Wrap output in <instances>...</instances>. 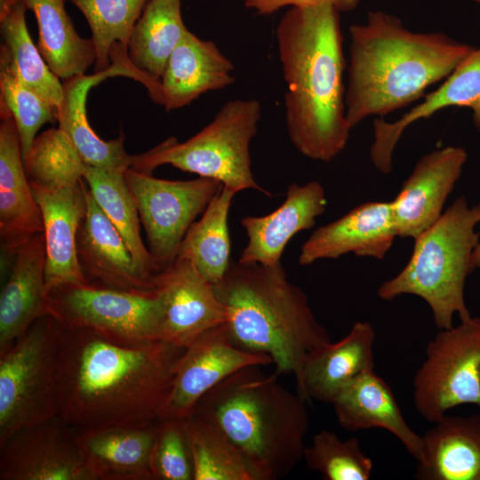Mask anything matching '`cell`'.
Segmentation results:
<instances>
[{"instance_id": "cb8c5ba5", "label": "cell", "mask_w": 480, "mask_h": 480, "mask_svg": "<svg viewBox=\"0 0 480 480\" xmlns=\"http://www.w3.org/2000/svg\"><path fill=\"white\" fill-rule=\"evenodd\" d=\"M0 294V355L37 319L50 316L45 287V247L39 233L14 253Z\"/></svg>"}, {"instance_id": "e0dca14e", "label": "cell", "mask_w": 480, "mask_h": 480, "mask_svg": "<svg viewBox=\"0 0 480 480\" xmlns=\"http://www.w3.org/2000/svg\"><path fill=\"white\" fill-rule=\"evenodd\" d=\"M397 236L390 202H367L317 228L301 245L299 264L354 253L383 260Z\"/></svg>"}, {"instance_id": "7a4b0ae2", "label": "cell", "mask_w": 480, "mask_h": 480, "mask_svg": "<svg viewBox=\"0 0 480 480\" xmlns=\"http://www.w3.org/2000/svg\"><path fill=\"white\" fill-rule=\"evenodd\" d=\"M341 12L332 3L292 6L276 28L286 84L284 115L293 147L304 156L328 163L346 148Z\"/></svg>"}, {"instance_id": "277c9868", "label": "cell", "mask_w": 480, "mask_h": 480, "mask_svg": "<svg viewBox=\"0 0 480 480\" xmlns=\"http://www.w3.org/2000/svg\"><path fill=\"white\" fill-rule=\"evenodd\" d=\"M212 286L226 309L225 324L233 341L268 356L276 374L293 375L298 391L308 356L332 340L306 293L287 279L282 263L231 260Z\"/></svg>"}, {"instance_id": "ab89813d", "label": "cell", "mask_w": 480, "mask_h": 480, "mask_svg": "<svg viewBox=\"0 0 480 480\" xmlns=\"http://www.w3.org/2000/svg\"><path fill=\"white\" fill-rule=\"evenodd\" d=\"M359 0H245L244 6L253 10L259 15H268L284 7H303L323 3H332L340 12H348L356 8Z\"/></svg>"}, {"instance_id": "836d02e7", "label": "cell", "mask_w": 480, "mask_h": 480, "mask_svg": "<svg viewBox=\"0 0 480 480\" xmlns=\"http://www.w3.org/2000/svg\"><path fill=\"white\" fill-rule=\"evenodd\" d=\"M184 425L194 480H261L237 447L211 424L191 415Z\"/></svg>"}, {"instance_id": "4dcf8cb0", "label": "cell", "mask_w": 480, "mask_h": 480, "mask_svg": "<svg viewBox=\"0 0 480 480\" xmlns=\"http://www.w3.org/2000/svg\"><path fill=\"white\" fill-rule=\"evenodd\" d=\"M124 172L85 164L84 179L92 197L123 237L138 268L155 283L161 269L142 241L140 215Z\"/></svg>"}, {"instance_id": "b9f144b4", "label": "cell", "mask_w": 480, "mask_h": 480, "mask_svg": "<svg viewBox=\"0 0 480 480\" xmlns=\"http://www.w3.org/2000/svg\"><path fill=\"white\" fill-rule=\"evenodd\" d=\"M8 0H0V9L3 8Z\"/></svg>"}, {"instance_id": "8992f818", "label": "cell", "mask_w": 480, "mask_h": 480, "mask_svg": "<svg viewBox=\"0 0 480 480\" xmlns=\"http://www.w3.org/2000/svg\"><path fill=\"white\" fill-rule=\"evenodd\" d=\"M480 203L469 206L457 198L439 219L414 239L411 258L404 268L384 281L377 294L393 300L403 294L422 299L431 309L437 329L452 327L471 317L464 297L465 282L472 272L471 257L480 239Z\"/></svg>"}, {"instance_id": "ba28073f", "label": "cell", "mask_w": 480, "mask_h": 480, "mask_svg": "<svg viewBox=\"0 0 480 480\" xmlns=\"http://www.w3.org/2000/svg\"><path fill=\"white\" fill-rule=\"evenodd\" d=\"M61 328L43 316L0 355V446L18 430L58 415Z\"/></svg>"}, {"instance_id": "6da1fadb", "label": "cell", "mask_w": 480, "mask_h": 480, "mask_svg": "<svg viewBox=\"0 0 480 480\" xmlns=\"http://www.w3.org/2000/svg\"><path fill=\"white\" fill-rule=\"evenodd\" d=\"M58 416L77 431L157 421L185 348L61 326Z\"/></svg>"}, {"instance_id": "f35d334b", "label": "cell", "mask_w": 480, "mask_h": 480, "mask_svg": "<svg viewBox=\"0 0 480 480\" xmlns=\"http://www.w3.org/2000/svg\"><path fill=\"white\" fill-rule=\"evenodd\" d=\"M150 469L154 480H194L184 419L158 420Z\"/></svg>"}, {"instance_id": "484cf974", "label": "cell", "mask_w": 480, "mask_h": 480, "mask_svg": "<svg viewBox=\"0 0 480 480\" xmlns=\"http://www.w3.org/2000/svg\"><path fill=\"white\" fill-rule=\"evenodd\" d=\"M157 421L77 431V444L93 479L154 480L150 455Z\"/></svg>"}, {"instance_id": "2e32d148", "label": "cell", "mask_w": 480, "mask_h": 480, "mask_svg": "<svg viewBox=\"0 0 480 480\" xmlns=\"http://www.w3.org/2000/svg\"><path fill=\"white\" fill-rule=\"evenodd\" d=\"M467 159L463 148L447 146L418 160L390 202L397 236L415 239L439 219Z\"/></svg>"}, {"instance_id": "74e56055", "label": "cell", "mask_w": 480, "mask_h": 480, "mask_svg": "<svg viewBox=\"0 0 480 480\" xmlns=\"http://www.w3.org/2000/svg\"><path fill=\"white\" fill-rule=\"evenodd\" d=\"M302 460L310 470L326 480H368L373 467L357 438L341 439L327 429L313 436L311 444L305 446Z\"/></svg>"}, {"instance_id": "f546056e", "label": "cell", "mask_w": 480, "mask_h": 480, "mask_svg": "<svg viewBox=\"0 0 480 480\" xmlns=\"http://www.w3.org/2000/svg\"><path fill=\"white\" fill-rule=\"evenodd\" d=\"M188 31L180 0H148L127 44L130 62L160 83L172 52Z\"/></svg>"}, {"instance_id": "7c38bea8", "label": "cell", "mask_w": 480, "mask_h": 480, "mask_svg": "<svg viewBox=\"0 0 480 480\" xmlns=\"http://www.w3.org/2000/svg\"><path fill=\"white\" fill-rule=\"evenodd\" d=\"M109 60L111 65L103 71L63 81V98L57 108L58 128L70 139L86 164L104 170L125 171L130 168L132 155L125 151L124 135L104 140L96 134L87 117V95L93 86L114 76L131 77L141 83L154 100L160 97L161 85L132 65L126 46H115Z\"/></svg>"}, {"instance_id": "44dd1931", "label": "cell", "mask_w": 480, "mask_h": 480, "mask_svg": "<svg viewBox=\"0 0 480 480\" xmlns=\"http://www.w3.org/2000/svg\"><path fill=\"white\" fill-rule=\"evenodd\" d=\"M0 242L14 255L44 231L41 209L28 180L17 127L9 110L0 106Z\"/></svg>"}, {"instance_id": "7402d4cb", "label": "cell", "mask_w": 480, "mask_h": 480, "mask_svg": "<svg viewBox=\"0 0 480 480\" xmlns=\"http://www.w3.org/2000/svg\"><path fill=\"white\" fill-rule=\"evenodd\" d=\"M449 107L470 108L474 124L480 132V47L474 48L436 90L425 94L422 102L399 119L391 123L383 118L373 120L370 158L376 169L391 172L393 151L408 126Z\"/></svg>"}, {"instance_id": "3957f363", "label": "cell", "mask_w": 480, "mask_h": 480, "mask_svg": "<svg viewBox=\"0 0 480 480\" xmlns=\"http://www.w3.org/2000/svg\"><path fill=\"white\" fill-rule=\"evenodd\" d=\"M348 31L345 108L351 129L424 97L474 50L441 32L412 31L398 17L379 10Z\"/></svg>"}, {"instance_id": "ffe728a7", "label": "cell", "mask_w": 480, "mask_h": 480, "mask_svg": "<svg viewBox=\"0 0 480 480\" xmlns=\"http://www.w3.org/2000/svg\"><path fill=\"white\" fill-rule=\"evenodd\" d=\"M327 205L324 187L317 181L292 183L284 203L264 216H246L240 223L247 236L239 261L275 266L281 263L284 251L293 236L310 229Z\"/></svg>"}, {"instance_id": "5b68a950", "label": "cell", "mask_w": 480, "mask_h": 480, "mask_svg": "<svg viewBox=\"0 0 480 480\" xmlns=\"http://www.w3.org/2000/svg\"><path fill=\"white\" fill-rule=\"evenodd\" d=\"M259 366L243 368L203 396L192 415L220 431L261 480L287 476L303 459L309 420L304 400Z\"/></svg>"}, {"instance_id": "4fadbf2b", "label": "cell", "mask_w": 480, "mask_h": 480, "mask_svg": "<svg viewBox=\"0 0 480 480\" xmlns=\"http://www.w3.org/2000/svg\"><path fill=\"white\" fill-rule=\"evenodd\" d=\"M271 364L268 356L238 347L225 323L215 326L185 348L159 420L188 418L200 398L231 374Z\"/></svg>"}, {"instance_id": "e575fe53", "label": "cell", "mask_w": 480, "mask_h": 480, "mask_svg": "<svg viewBox=\"0 0 480 480\" xmlns=\"http://www.w3.org/2000/svg\"><path fill=\"white\" fill-rule=\"evenodd\" d=\"M31 188L56 191L84 180L85 163L67 134L50 128L34 140L23 160Z\"/></svg>"}, {"instance_id": "d590c367", "label": "cell", "mask_w": 480, "mask_h": 480, "mask_svg": "<svg viewBox=\"0 0 480 480\" xmlns=\"http://www.w3.org/2000/svg\"><path fill=\"white\" fill-rule=\"evenodd\" d=\"M84 15L94 44V73L107 69L116 44H128L148 0H69Z\"/></svg>"}, {"instance_id": "d4e9b609", "label": "cell", "mask_w": 480, "mask_h": 480, "mask_svg": "<svg viewBox=\"0 0 480 480\" xmlns=\"http://www.w3.org/2000/svg\"><path fill=\"white\" fill-rule=\"evenodd\" d=\"M235 67L216 44L189 30L172 52L161 77L166 111L189 105L200 95L224 89L235 82Z\"/></svg>"}, {"instance_id": "9c48e42d", "label": "cell", "mask_w": 480, "mask_h": 480, "mask_svg": "<svg viewBox=\"0 0 480 480\" xmlns=\"http://www.w3.org/2000/svg\"><path fill=\"white\" fill-rule=\"evenodd\" d=\"M49 315L61 326L84 329L124 343L160 340L161 307L155 293H136L92 283L47 292Z\"/></svg>"}, {"instance_id": "8d00e7d4", "label": "cell", "mask_w": 480, "mask_h": 480, "mask_svg": "<svg viewBox=\"0 0 480 480\" xmlns=\"http://www.w3.org/2000/svg\"><path fill=\"white\" fill-rule=\"evenodd\" d=\"M0 106L14 119L24 160L38 130L57 121V108L20 79L4 44L0 47Z\"/></svg>"}, {"instance_id": "1f68e13d", "label": "cell", "mask_w": 480, "mask_h": 480, "mask_svg": "<svg viewBox=\"0 0 480 480\" xmlns=\"http://www.w3.org/2000/svg\"><path fill=\"white\" fill-rule=\"evenodd\" d=\"M236 194L222 188L190 226L178 252L177 257L189 260L212 285L222 279L231 262L228 218Z\"/></svg>"}, {"instance_id": "d6a6232c", "label": "cell", "mask_w": 480, "mask_h": 480, "mask_svg": "<svg viewBox=\"0 0 480 480\" xmlns=\"http://www.w3.org/2000/svg\"><path fill=\"white\" fill-rule=\"evenodd\" d=\"M23 0H8L0 9V31L20 79L56 108L63 98V85L50 69L29 36Z\"/></svg>"}, {"instance_id": "83f0119b", "label": "cell", "mask_w": 480, "mask_h": 480, "mask_svg": "<svg viewBox=\"0 0 480 480\" xmlns=\"http://www.w3.org/2000/svg\"><path fill=\"white\" fill-rule=\"evenodd\" d=\"M419 480H480V413L445 414L422 436Z\"/></svg>"}, {"instance_id": "ac0fdd59", "label": "cell", "mask_w": 480, "mask_h": 480, "mask_svg": "<svg viewBox=\"0 0 480 480\" xmlns=\"http://www.w3.org/2000/svg\"><path fill=\"white\" fill-rule=\"evenodd\" d=\"M31 188L43 217L46 292L60 285L89 283L77 255V234L87 208L84 179L56 191Z\"/></svg>"}, {"instance_id": "4316f807", "label": "cell", "mask_w": 480, "mask_h": 480, "mask_svg": "<svg viewBox=\"0 0 480 480\" xmlns=\"http://www.w3.org/2000/svg\"><path fill=\"white\" fill-rule=\"evenodd\" d=\"M332 404L341 428L351 431L385 429L402 443L416 461L420 460L421 436L408 425L391 388L374 371L355 379Z\"/></svg>"}, {"instance_id": "8fae6325", "label": "cell", "mask_w": 480, "mask_h": 480, "mask_svg": "<svg viewBox=\"0 0 480 480\" xmlns=\"http://www.w3.org/2000/svg\"><path fill=\"white\" fill-rule=\"evenodd\" d=\"M124 180L146 231L148 250L160 269L174 262L181 242L223 185L212 179H157L128 168Z\"/></svg>"}, {"instance_id": "7bdbcfd3", "label": "cell", "mask_w": 480, "mask_h": 480, "mask_svg": "<svg viewBox=\"0 0 480 480\" xmlns=\"http://www.w3.org/2000/svg\"><path fill=\"white\" fill-rule=\"evenodd\" d=\"M475 1L480 4V0H475Z\"/></svg>"}, {"instance_id": "30bf717a", "label": "cell", "mask_w": 480, "mask_h": 480, "mask_svg": "<svg viewBox=\"0 0 480 480\" xmlns=\"http://www.w3.org/2000/svg\"><path fill=\"white\" fill-rule=\"evenodd\" d=\"M418 413L434 423L457 406L480 408V318L439 330L413 379Z\"/></svg>"}, {"instance_id": "5bb4252c", "label": "cell", "mask_w": 480, "mask_h": 480, "mask_svg": "<svg viewBox=\"0 0 480 480\" xmlns=\"http://www.w3.org/2000/svg\"><path fill=\"white\" fill-rule=\"evenodd\" d=\"M76 433L58 415L18 430L0 446V480H94Z\"/></svg>"}, {"instance_id": "9a60e30c", "label": "cell", "mask_w": 480, "mask_h": 480, "mask_svg": "<svg viewBox=\"0 0 480 480\" xmlns=\"http://www.w3.org/2000/svg\"><path fill=\"white\" fill-rule=\"evenodd\" d=\"M161 307L160 340L186 348L206 331L226 322L213 286L188 259L177 257L155 277Z\"/></svg>"}, {"instance_id": "d6986e66", "label": "cell", "mask_w": 480, "mask_h": 480, "mask_svg": "<svg viewBox=\"0 0 480 480\" xmlns=\"http://www.w3.org/2000/svg\"><path fill=\"white\" fill-rule=\"evenodd\" d=\"M87 208L77 234V255L89 283L136 293H151L155 283L136 266L123 237L87 186Z\"/></svg>"}, {"instance_id": "60d3db41", "label": "cell", "mask_w": 480, "mask_h": 480, "mask_svg": "<svg viewBox=\"0 0 480 480\" xmlns=\"http://www.w3.org/2000/svg\"><path fill=\"white\" fill-rule=\"evenodd\" d=\"M471 268H472V271L476 268H480V239L471 257Z\"/></svg>"}, {"instance_id": "52a82bcc", "label": "cell", "mask_w": 480, "mask_h": 480, "mask_svg": "<svg viewBox=\"0 0 480 480\" xmlns=\"http://www.w3.org/2000/svg\"><path fill=\"white\" fill-rule=\"evenodd\" d=\"M261 104L254 99L227 101L214 118L188 140L168 138L147 152L132 155L130 168L151 173L171 164L181 171L212 179L238 193L255 189L268 196L253 178L250 144L258 131Z\"/></svg>"}, {"instance_id": "f1b7e54d", "label": "cell", "mask_w": 480, "mask_h": 480, "mask_svg": "<svg viewBox=\"0 0 480 480\" xmlns=\"http://www.w3.org/2000/svg\"><path fill=\"white\" fill-rule=\"evenodd\" d=\"M65 1L23 0L36 20V46L50 69L63 81L84 75L96 60L92 38L78 35L66 12Z\"/></svg>"}, {"instance_id": "603a6c76", "label": "cell", "mask_w": 480, "mask_h": 480, "mask_svg": "<svg viewBox=\"0 0 480 480\" xmlns=\"http://www.w3.org/2000/svg\"><path fill=\"white\" fill-rule=\"evenodd\" d=\"M375 338L371 323L356 321L341 340L312 351L305 361L301 386L297 393L307 402L332 404L355 379L374 371Z\"/></svg>"}]
</instances>
